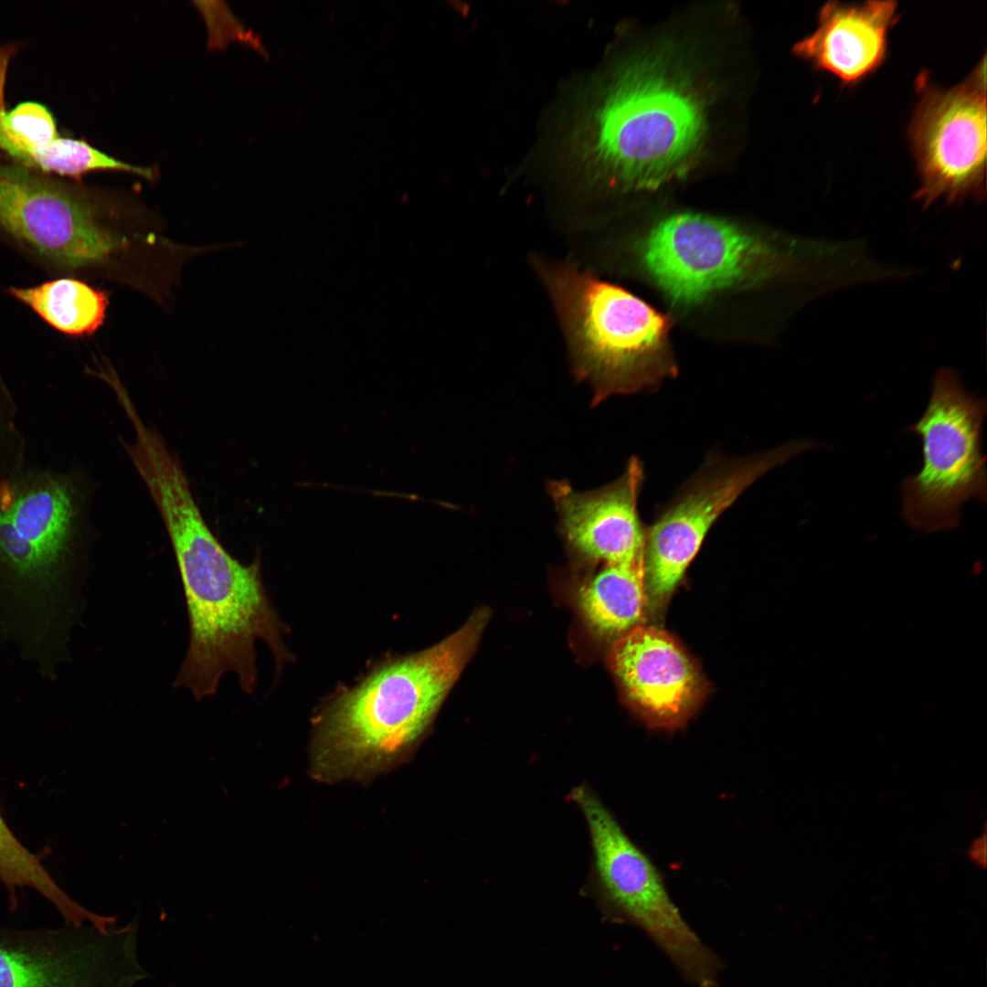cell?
Returning a JSON list of instances; mask_svg holds the SVG:
<instances>
[{
	"label": "cell",
	"instance_id": "cell-1",
	"mask_svg": "<svg viewBox=\"0 0 987 987\" xmlns=\"http://www.w3.org/2000/svg\"><path fill=\"white\" fill-rule=\"evenodd\" d=\"M133 465L162 516L186 598L189 642L174 686L201 700L214 695L222 677L233 674L245 693H253L257 641L271 650L277 674L293 659L283 639L286 627L263 584L260 556L243 564L223 547L167 446L145 449Z\"/></svg>",
	"mask_w": 987,
	"mask_h": 987
},
{
	"label": "cell",
	"instance_id": "cell-2",
	"mask_svg": "<svg viewBox=\"0 0 987 987\" xmlns=\"http://www.w3.org/2000/svg\"><path fill=\"white\" fill-rule=\"evenodd\" d=\"M476 610L425 650L386 656L313 716L311 769L318 780H366L407 760L429 731L489 620Z\"/></svg>",
	"mask_w": 987,
	"mask_h": 987
},
{
	"label": "cell",
	"instance_id": "cell-3",
	"mask_svg": "<svg viewBox=\"0 0 987 987\" xmlns=\"http://www.w3.org/2000/svg\"><path fill=\"white\" fill-rule=\"evenodd\" d=\"M664 57H642L615 76L590 116L585 159L623 189H654L685 175L706 133L704 101Z\"/></svg>",
	"mask_w": 987,
	"mask_h": 987
},
{
	"label": "cell",
	"instance_id": "cell-4",
	"mask_svg": "<svg viewBox=\"0 0 987 987\" xmlns=\"http://www.w3.org/2000/svg\"><path fill=\"white\" fill-rule=\"evenodd\" d=\"M592 404L613 395L652 392L677 375L670 317L616 284L569 263L535 260Z\"/></svg>",
	"mask_w": 987,
	"mask_h": 987
},
{
	"label": "cell",
	"instance_id": "cell-5",
	"mask_svg": "<svg viewBox=\"0 0 987 987\" xmlns=\"http://www.w3.org/2000/svg\"><path fill=\"white\" fill-rule=\"evenodd\" d=\"M586 820L599 895L642 929L689 981L716 980L722 963L693 931L669 896L660 871L587 785L569 794Z\"/></svg>",
	"mask_w": 987,
	"mask_h": 987
},
{
	"label": "cell",
	"instance_id": "cell-6",
	"mask_svg": "<svg viewBox=\"0 0 987 987\" xmlns=\"http://www.w3.org/2000/svg\"><path fill=\"white\" fill-rule=\"evenodd\" d=\"M985 400L969 394L955 371L943 367L935 374L928 407L908 429L920 436L923 452L920 471L902 483V514L913 528H956L965 502L985 501Z\"/></svg>",
	"mask_w": 987,
	"mask_h": 987
},
{
	"label": "cell",
	"instance_id": "cell-7",
	"mask_svg": "<svg viewBox=\"0 0 987 987\" xmlns=\"http://www.w3.org/2000/svg\"><path fill=\"white\" fill-rule=\"evenodd\" d=\"M640 252L659 288L674 302L687 306L721 291L760 284L788 264L758 236L692 213L659 222L642 241Z\"/></svg>",
	"mask_w": 987,
	"mask_h": 987
},
{
	"label": "cell",
	"instance_id": "cell-8",
	"mask_svg": "<svg viewBox=\"0 0 987 987\" xmlns=\"http://www.w3.org/2000/svg\"><path fill=\"white\" fill-rule=\"evenodd\" d=\"M814 445L793 440L741 457L710 456L646 527L648 604L657 610L669 600L710 528L749 486Z\"/></svg>",
	"mask_w": 987,
	"mask_h": 987
},
{
	"label": "cell",
	"instance_id": "cell-9",
	"mask_svg": "<svg viewBox=\"0 0 987 987\" xmlns=\"http://www.w3.org/2000/svg\"><path fill=\"white\" fill-rule=\"evenodd\" d=\"M986 78L982 58L966 80L950 89L923 84L908 127L920 187L929 207L985 197Z\"/></svg>",
	"mask_w": 987,
	"mask_h": 987
},
{
	"label": "cell",
	"instance_id": "cell-10",
	"mask_svg": "<svg viewBox=\"0 0 987 987\" xmlns=\"http://www.w3.org/2000/svg\"><path fill=\"white\" fill-rule=\"evenodd\" d=\"M102 205L88 188L0 161V227L53 263L95 266L119 249Z\"/></svg>",
	"mask_w": 987,
	"mask_h": 987
},
{
	"label": "cell",
	"instance_id": "cell-11",
	"mask_svg": "<svg viewBox=\"0 0 987 987\" xmlns=\"http://www.w3.org/2000/svg\"><path fill=\"white\" fill-rule=\"evenodd\" d=\"M147 976L133 923L0 928V987H133Z\"/></svg>",
	"mask_w": 987,
	"mask_h": 987
},
{
	"label": "cell",
	"instance_id": "cell-12",
	"mask_svg": "<svg viewBox=\"0 0 987 987\" xmlns=\"http://www.w3.org/2000/svg\"><path fill=\"white\" fill-rule=\"evenodd\" d=\"M609 660L631 707L650 728H681L706 695L699 668L659 628L639 625L618 637Z\"/></svg>",
	"mask_w": 987,
	"mask_h": 987
},
{
	"label": "cell",
	"instance_id": "cell-13",
	"mask_svg": "<svg viewBox=\"0 0 987 987\" xmlns=\"http://www.w3.org/2000/svg\"><path fill=\"white\" fill-rule=\"evenodd\" d=\"M643 482L644 467L636 456L618 479L600 489L578 492L565 480L550 482L548 494L568 547L594 563L644 560L646 527L638 511Z\"/></svg>",
	"mask_w": 987,
	"mask_h": 987
},
{
	"label": "cell",
	"instance_id": "cell-14",
	"mask_svg": "<svg viewBox=\"0 0 987 987\" xmlns=\"http://www.w3.org/2000/svg\"><path fill=\"white\" fill-rule=\"evenodd\" d=\"M897 5L827 2L819 11L816 30L798 42L793 53L842 82L854 84L884 63L888 31L898 20Z\"/></svg>",
	"mask_w": 987,
	"mask_h": 987
},
{
	"label": "cell",
	"instance_id": "cell-15",
	"mask_svg": "<svg viewBox=\"0 0 987 987\" xmlns=\"http://www.w3.org/2000/svg\"><path fill=\"white\" fill-rule=\"evenodd\" d=\"M0 504L34 547L55 587L79 610L80 578L71 562L75 503L70 488L48 477L15 492L0 485Z\"/></svg>",
	"mask_w": 987,
	"mask_h": 987
},
{
	"label": "cell",
	"instance_id": "cell-16",
	"mask_svg": "<svg viewBox=\"0 0 987 987\" xmlns=\"http://www.w3.org/2000/svg\"><path fill=\"white\" fill-rule=\"evenodd\" d=\"M76 611L0 504V614L76 621Z\"/></svg>",
	"mask_w": 987,
	"mask_h": 987
},
{
	"label": "cell",
	"instance_id": "cell-17",
	"mask_svg": "<svg viewBox=\"0 0 987 987\" xmlns=\"http://www.w3.org/2000/svg\"><path fill=\"white\" fill-rule=\"evenodd\" d=\"M579 608L603 636H621L640 625L648 605L644 560L602 564L578 589Z\"/></svg>",
	"mask_w": 987,
	"mask_h": 987
},
{
	"label": "cell",
	"instance_id": "cell-18",
	"mask_svg": "<svg viewBox=\"0 0 987 987\" xmlns=\"http://www.w3.org/2000/svg\"><path fill=\"white\" fill-rule=\"evenodd\" d=\"M9 292L50 326L69 335L94 333L103 324L108 305L103 292L71 278L29 288L13 287Z\"/></svg>",
	"mask_w": 987,
	"mask_h": 987
},
{
	"label": "cell",
	"instance_id": "cell-19",
	"mask_svg": "<svg viewBox=\"0 0 987 987\" xmlns=\"http://www.w3.org/2000/svg\"><path fill=\"white\" fill-rule=\"evenodd\" d=\"M0 880L8 892L9 908L17 907V890L30 887L48 900L66 924H96L99 915L85 908L65 892L38 857L15 836L0 812Z\"/></svg>",
	"mask_w": 987,
	"mask_h": 987
},
{
	"label": "cell",
	"instance_id": "cell-20",
	"mask_svg": "<svg viewBox=\"0 0 987 987\" xmlns=\"http://www.w3.org/2000/svg\"><path fill=\"white\" fill-rule=\"evenodd\" d=\"M17 165L42 174H55L80 180L93 171H120L154 179L150 167L131 164L90 145L85 140L61 137L29 151Z\"/></svg>",
	"mask_w": 987,
	"mask_h": 987
},
{
	"label": "cell",
	"instance_id": "cell-21",
	"mask_svg": "<svg viewBox=\"0 0 987 987\" xmlns=\"http://www.w3.org/2000/svg\"><path fill=\"white\" fill-rule=\"evenodd\" d=\"M55 120L42 104L27 101L5 111L0 121V152L17 164L29 151L58 137Z\"/></svg>",
	"mask_w": 987,
	"mask_h": 987
},
{
	"label": "cell",
	"instance_id": "cell-22",
	"mask_svg": "<svg viewBox=\"0 0 987 987\" xmlns=\"http://www.w3.org/2000/svg\"><path fill=\"white\" fill-rule=\"evenodd\" d=\"M17 48L16 45H3L0 46V121L6 111L5 109V84L6 80V74L9 63L16 54ZM3 155L0 152V161L2 162Z\"/></svg>",
	"mask_w": 987,
	"mask_h": 987
},
{
	"label": "cell",
	"instance_id": "cell-23",
	"mask_svg": "<svg viewBox=\"0 0 987 987\" xmlns=\"http://www.w3.org/2000/svg\"><path fill=\"white\" fill-rule=\"evenodd\" d=\"M970 856L976 863L982 864L983 865H985V836L984 835H983L982 841L979 839V840H976L975 842H973L972 846L971 848Z\"/></svg>",
	"mask_w": 987,
	"mask_h": 987
},
{
	"label": "cell",
	"instance_id": "cell-24",
	"mask_svg": "<svg viewBox=\"0 0 987 987\" xmlns=\"http://www.w3.org/2000/svg\"><path fill=\"white\" fill-rule=\"evenodd\" d=\"M700 987H720L715 980L705 981L699 984Z\"/></svg>",
	"mask_w": 987,
	"mask_h": 987
}]
</instances>
